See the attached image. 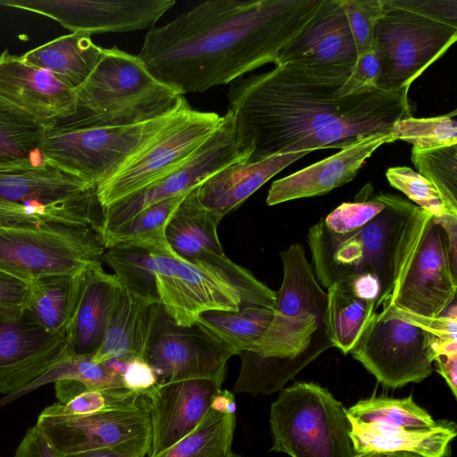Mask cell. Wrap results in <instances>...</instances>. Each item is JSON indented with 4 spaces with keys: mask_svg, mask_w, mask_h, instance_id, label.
Masks as SVG:
<instances>
[{
    "mask_svg": "<svg viewBox=\"0 0 457 457\" xmlns=\"http://www.w3.org/2000/svg\"><path fill=\"white\" fill-rule=\"evenodd\" d=\"M343 83L289 64L234 80L228 110L253 145L246 161L341 150L372 135L391 134L397 120L411 116L408 92L377 88L338 96Z\"/></svg>",
    "mask_w": 457,
    "mask_h": 457,
    "instance_id": "obj_1",
    "label": "cell"
},
{
    "mask_svg": "<svg viewBox=\"0 0 457 457\" xmlns=\"http://www.w3.org/2000/svg\"><path fill=\"white\" fill-rule=\"evenodd\" d=\"M322 0H209L150 29L138 54L181 96L240 79L266 63L313 18Z\"/></svg>",
    "mask_w": 457,
    "mask_h": 457,
    "instance_id": "obj_2",
    "label": "cell"
},
{
    "mask_svg": "<svg viewBox=\"0 0 457 457\" xmlns=\"http://www.w3.org/2000/svg\"><path fill=\"white\" fill-rule=\"evenodd\" d=\"M432 216L414 204L386 194V207L371 221L347 234L328 230L320 219L306 237L315 277L323 288L370 273L382 288V307Z\"/></svg>",
    "mask_w": 457,
    "mask_h": 457,
    "instance_id": "obj_3",
    "label": "cell"
},
{
    "mask_svg": "<svg viewBox=\"0 0 457 457\" xmlns=\"http://www.w3.org/2000/svg\"><path fill=\"white\" fill-rule=\"evenodd\" d=\"M151 254L160 304L179 326H192L209 311L275 310L277 292L225 253L205 252L189 261L171 249Z\"/></svg>",
    "mask_w": 457,
    "mask_h": 457,
    "instance_id": "obj_4",
    "label": "cell"
},
{
    "mask_svg": "<svg viewBox=\"0 0 457 457\" xmlns=\"http://www.w3.org/2000/svg\"><path fill=\"white\" fill-rule=\"evenodd\" d=\"M457 39L456 0H384L374 32L378 87L408 92Z\"/></svg>",
    "mask_w": 457,
    "mask_h": 457,
    "instance_id": "obj_5",
    "label": "cell"
},
{
    "mask_svg": "<svg viewBox=\"0 0 457 457\" xmlns=\"http://www.w3.org/2000/svg\"><path fill=\"white\" fill-rule=\"evenodd\" d=\"M78 121L92 126H125L173 111L181 96L157 79L139 55L104 48L90 76L75 90Z\"/></svg>",
    "mask_w": 457,
    "mask_h": 457,
    "instance_id": "obj_6",
    "label": "cell"
},
{
    "mask_svg": "<svg viewBox=\"0 0 457 457\" xmlns=\"http://www.w3.org/2000/svg\"><path fill=\"white\" fill-rule=\"evenodd\" d=\"M0 217L92 228L101 235L96 186L46 157L0 163Z\"/></svg>",
    "mask_w": 457,
    "mask_h": 457,
    "instance_id": "obj_7",
    "label": "cell"
},
{
    "mask_svg": "<svg viewBox=\"0 0 457 457\" xmlns=\"http://www.w3.org/2000/svg\"><path fill=\"white\" fill-rule=\"evenodd\" d=\"M190 106L183 96L170 112L125 126H92L72 116L44 127V157L96 187L112 177Z\"/></svg>",
    "mask_w": 457,
    "mask_h": 457,
    "instance_id": "obj_8",
    "label": "cell"
},
{
    "mask_svg": "<svg viewBox=\"0 0 457 457\" xmlns=\"http://www.w3.org/2000/svg\"><path fill=\"white\" fill-rule=\"evenodd\" d=\"M104 250L92 228L0 217V270L29 283L75 275L101 262Z\"/></svg>",
    "mask_w": 457,
    "mask_h": 457,
    "instance_id": "obj_9",
    "label": "cell"
},
{
    "mask_svg": "<svg viewBox=\"0 0 457 457\" xmlns=\"http://www.w3.org/2000/svg\"><path fill=\"white\" fill-rule=\"evenodd\" d=\"M270 451L290 457H356L345 408L314 382L283 388L270 411Z\"/></svg>",
    "mask_w": 457,
    "mask_h": 457,
    "instance_id": "obj_10",
    "label": "cell"
},
{
    "mask_svg": "<svg viewBox=\"0 0 457 457\" xmlns=\"http://www.w3.org/2000/svg\"><path fill=\"white\" fill-rule=\"evenodd\" d=\"M279 255L283 279L273 317L251 351L262 357L294 359L309 347L323 325L328 295L302 245L292 244Z\"/></svg>",
    "mask_w": 457,
    "mask_h": 457,
    "instance_id": "obj_11",
    "label": "cell"
},
{
    "mask_svg": "<svg viewBox=\"0 0 457 457\" xmlns=\"http://www.w3.org/2000/svg\"><path fill=\"white\" fill-rule=\"evenodd\" d=\"M252 152V144L228 110L217 130L170 173L104 208L102 240L120 229L146 207L187 194L220 169L247 160Z\"/></svg>",
    "mask_w": 457,
    "mask_h": 457,
    "instance_id": "obj_12",
    "label": "cell"
},
{
    "mask_svg": "<svg viewBox=\"0 0 457 457\" xmlns=\"http://www.w3.org/2000/svg\"><path fill=\"white\" fill-rule=\"evenodd\" d=\"M222 116L188 106L112 177L96 187L105 208L162 179L190 156L220 127Z\"/></svg>",
    "mask_w": 457,
    "mask_h": 457,
    "instance_id": "obj_13",
    "label": "cell"
},
{
    "mask_svg": "<svg viewBox=\"0 0 457 457\" xmlns=\"http://www.w3.org/2000/svg\"><path fill=\"white\" fill-rule=\"evenodd\" d=\"M437 339L417 326L377 312L349 353L382 386L398 388L431 375Z\"/></svg>",
    "mask_w": 457,
    "mask_h": 457,
    "instance_id": "obj_14",
    "label": "cell"
},
{
    "mask_svg": "<svg viewBox=\"0 0 457 457\" xmlns=\"http://www.w3.org/2000/svg\"><path fill=\"white\" fill-rule=\"evenodd\" d=\"M36 426L62 457L100 448L145 457L151 447L148 400L132 408L84 416H65L44 409Z\"/></svg>",
    "mask_w": 457,
    "mask_h": 457,
    "instance_id": "obj_15",
    "label": "cell"
},
{
    "mask_svg": "<svg viewBox=\"0 0 457 457\" xmlns=\"http://www.w3.org/2000/svg\"><path fill=\"white\" fill-rule=\"evenodd\" d=\"M456 292L457 262L445 230L430 216L384 305L436 318L455 303Z\"/></svg>",
    "mask_w": 457,
    "mask_h": 457,
    "instance_id": "obj_16",
    "label": "cell"
},
{
    "mask_svg": "<svg viewBox=\"0 0 457 457\" xmlns=\"http://www.w3.org/2000/svg\"><path fill=\"white\" fill-rule=\"evenodd\" d=\"M234 351L197 322L179 326L159 304L145 360L159 383L185 379H211L222 385Z\"/></svg>",
    "mask_w": 457,
    "mask_h": 457,
    "instance_id": "obj_17",
    "label": "cell"
},
{
    "mask_svg": "<svg viewBox=\"0 0 457 457\" xmlns=\"http://www.w3.org/2000/svg\"><path fill=\"white\" fill-rule=\"evenodd\" d=\"M174 0H0V5L51 18L71 33L148 30Z\"/></svg>",
    "mask_w": 457,
    "mask_h": 457,
    "instance_id": "obj_18",
    "label": "cell"
},
{
    "mask_svg": "<svg viewBox=\"0 0 457 457\" xmlns=\"http://www.w3.org/2000/svg\"><path fill=\"white\" fill-rule=\"evenodd\" d=\"M71 354L67 334H50L25 310L0 312V394L12 395Z\"/></svg>",
    "mask_w": 457,
    "mask_h": 457,
    "instance_id": "obj_19",
    "label": "cell"
},
{
    "mask_svg": "<svg viewBox=\"0 0 457 457\" xmlns=\"http://www.w3.org/2000/svg\"><path fill=\"white\" fill-rule=\"evenodd\" d=\"M357 57L343 0H322L313 18L280 53L277 65L345 82Z\"/></svg>",
    "mask_w": 457,
    "mask_h": 457,
    "instance_id": "obj_20",
    "label": "cell"
},
{
    "mask_svg": "<svg viewBox=\"0 0 457 457\" xmlns=\"http://www.w3.org/2000/svg\"><path fill=\"white\" fill-rule=\"evenodd\" d=\"M221 384L204 378L159 383L148 397L154 456L186 436L205 417Z\"/></svg>",
    "mask_w": 457,
    "mask_h": 457,
    "instance_id": "obj_21",
    "label": "cell"
},
{
    "mask_svg": "<svg viewBox=\"0 0 457 457\" xmlns=\"http://www.w3.org/2000/svg\"><path fill=\"white\" fill-rule=\"evenodd\" d=\"M0 96L43 127L76 112L74 90L51 72L25 63L7 50L0 54Z\"/></svg>",
    "mask_w": 457,
    "mask_h": 457,
    "instance_id": "obj_22",
    "label": "cell"
},
{
    "mask_svg": "<svg viewBox=\"0 0 457 457\" xmlns=\"http://www.w3.org/2000/svg\"><path fill=\"white\" fill-rule=\"evenodd\" d=\"M391 134H376L285 178L275 180L266 198L275 205L299 198L324 195L350 182L364 162L382 145L393 143Z\"/></svg>",
    "mask_w": 457,
    "mask_h": 457,
    "instance_id": "obj_23",
    "label": "cell"
},
{
    "mask_svg": "<svg viewBox=\"0 0 457 457\" xmlns=\"http://www.w3.org/2000/svg\"><path fill=\"white\" fill-rule=\"evenodd\" d=\"M124 287L101 262L79 273V290L66 334L71 356L91 357L101 345L110 315Z\"/></svg>",
    "mask_w": 457,
    "mask_h": 457,
    "instance_id": "obj_24",
    "label": "cell"
},
{
    "mask_svg": "<svg viewBox=\"0 0 457 457\" xmlns=\"http://www.w3.org/2000/svg\"><path fill=\"white\" fill-rule=\"evenodd\" d=\"M307 154L288 153L254 162L246 160L234 162L201 183L195 188L196 196L204 207L222 219L272 177Z\"/></svg>",
    "mask_w": 457,
    "mask_h": 457,
    "instance_id": "obj_25",
    "label": "cell"
},
{
    "mask_svg": "<svg viewBox=\"0 0 457 457\" xmlns=\"http://www.w3.org/2000/svg\"><path fill=\"white\" fill-rule=\"evenodd\" d=\"M159 304L124 288L110 315L101 345L91 360L103 363L145 359Z\"/></svg>",
    "mask_w": 457,
    "mask_h": 457,
    "instance_id": "obj_26",
    "label": "cell"
},
{
    "mask_svg": "<svg viewBox=\"0 0 457 457\" xmlns=\"http://www.w3.org/2000/svg\"><path fill=\"white\" fill-rule=\"evenodd\" d=\"M347 417L356 453L408 452L422 457H448L451 442L456 436L455 423L448 420H438L436 427L428 429H408L363 423L348 414Z\"/></svg>",
    "mask_w": 457,
    "mask_h": 457,
    "instance_id": "obj_27",
    "label": "cell"
},
{
    "mask_svg": "<svg viewBox=\"0 0 457 457\" xmlns=\"http://www.w3.org/2000/svg\"><path fill=\"white\" fill-rule=\"evenodd\" d=\"M91 35L75 32L61 36L20 56L25 63L46 70L72 90L90 76L102 58L104 48Z\"/></svg>",
    "mask_w": 457,
    "mask_h": 457,
    "instance_id": "obj_28",
    "label": "cell"
},
{
    "mask_svg": "<svg viewBox=\"0 0 457 457\" xmlns=\"http://www.w3.org/2000/svg\"><path fill=\"white\" fill-rule=\"evenodd\" d=\"M331 346L323 323L309 347L296 358L262 357L252 351L241 352L237 353L241 368L233 393L265 395L281 391L298 372Z\"/></svg>",
    "mask_w": 457,
    "mask_h": 457,
    "instance_id": "obj_29",
    "label": "cell"
},
{
    "mask_svg": "<svg viewBox=\"0 0 457 457\" xmlns=\"http://www.w3.org/2000/svg\"><path fill=\"white\" fill-rule=\"evenodd\" d=\"M220 220L201 204L195 188L186 195L170 218L166 240L178 256L187 261L205 252L224 253L217 230Z\"/></svg>",
    "mask_w": 457,
    "mask_h": 457,
    "instance_id": "obj_30",
    "label": "cell"
},
{
    "mask_svg": "<svg viewBox=\"0 0 457 457\" xmlns=\"http://www.w3.org/2000/svg\"><path fill=\"white\" fill-rule=\"evenodd\" d=\"M327 295L323 318L326 335L332 346L347 354L378 312L376 303L356 295L343 280L330 285Z\"/></svg>",
    "mask_w": 457,
    "mask_h": 457,
    "instance_id": "obj_31",
    "label": "cell"
},
{
    "mask_svg": "<svg viewBox=\"0 0 457 457\" xmlns=\"http://www.w3.org/2000/svg\"><path fill=\"white\" fill-rule=\"evenodd\" d=\"M79 273L47 276L29 282L24 310L45 331L66 332L79 290Z\"/></svg>",
    "mask_w": 457,
    "mask_h": 457,
    "instance_id": "obj_32",
    "label": "cell"
},
{
    "mask_svg": "<svg viewBox=\"0 0 457 457\" xmlns=\"http://www.w3.org/2000/svg\"><path fill=\"white\" fill-rule=\"evenodd\" d=\"M274 310L243 308L238 312L209 311L201 313L197 323L231 348L235 355L253 350L267 330Z\"/></svg>",
    "mask_w": 457,
    "mask_h": 457,
    "instance_id": "obj_33",
    "label": "cell"
},
{
    "mask_svg": "<svg viewBox=\"0 0 457 457\" xmlns=\"http://www.w3.org/2000/svg\"><path fill=\"white\" fill-rule=\"evenodd\" d=\"M235 414L210 409L186 436L165 451L150 457H232Z\"/></svg>",
    "mask_w": 457,
    "mask_h": 457,
    "instance_id": "obj_34",
    "label": "cell"
},
{
    "mask_svg": "<svg viewBox=\"0 0 457 457\" xmlns=\"http://www.w3.org/2000/svg\"><path fill=\"white\" fill-rule=\"evenodd\" d=\"M187 194L157 202L136 215L124 227L106 237L104 248L115 245L137 246L149 252L166 250V228Z\"/></svg>",
    "mask_w": 457,
    "mask_h": 457,
    "instance_id": "obj_35",
    "label": "cell"
},
{
    "mask_svg": "<svg viewBox=\"0 0 457 457\" xmlns=\"http://www.w3.org/2000/svg\"><path fill=\"white\" fill-rule=\"evenodd\" d=\"M345 410L357 421L392 428L428 429L437 424L425 409L413 401L411 395L404 398L371 396Z\"/></svg>",
    "mask_w": 457,
    "mask_h": 457,
    "instance_id": "obj_36",
    "label": "cell"
},
{
    "mask_svg": "<svg viewBox=\"0 0 457 457\" xmlns=\"http://www.w3.org/2000/svg\"><path fill=\"white\" fill-rule=\"evenodd\" d=\"M44 127L0 96V163L42 156Z\"/></svg>",
    "mask_w": 457,
    "mask_h": 457,
    "instance_id": "obj_37",
    "label": "cell"
},
{
    "mask_svg": "<svg viewBox=\"0 0 457 457\" xmlns=\"http://www.w3.org/2000/svg\"><path fill=\"white\" fill-rule=\"evenodd\" d=\"M103 259L126 290L160 303L154 262L148 250L137 246H110L105 248Z\"/></svg>",
    "mask_w": 457,
    "mask_h": 457,
    "instance_id": "obj_38",
    "label": "cell"
},
{
    "mask_svg": "<svg viewBox=\"0 0 457 457\" xmlns=\"http://www.w3.org/2000/svg\"><path fill=\"white\" fill-rule=\"evenodd\" d=\"M59 380H74L87 388L125 387L121 377L112 372L105 363H96L91 357L74 355L47 370L18 393L4 396L0 400V405H4L42 386Z\"/></svg>",
    "mask_w": 457,
    "mask_h": 457,
    "instance_id": "obj_39",
    "label": "cell"
},
{
    "mask_svg": "<svg viewBox=\"0 0 457 457\" xmlns=\"http://www.w3.org/2000/svg\"><path fill=\"white\" fill-rule=\"evenodd\" d=\"M418 172L436 187L448 212L457 215V145L428 150L412 148Z\"/></svg>",
    "mask_w": 457,
    "mask_h": 457,
    "instance_id": "obj_40",
    "label": "cell"
},
{
    "mask_svg": "<svg viewBox=\"0 0 457 457\" xmlns=\"http://www.w3.org/2000/svg\"><path fill=\"white\" fill-rule=\"evenodd\" d=\"M457 111L433 118H413L397 120L392 129V136L413 145V148L428 150L457 145Z\"/></svg>",
    "mask_w": 457,
    "mask_h": 457,
    "instance_id": "obj_41",
    "label": "cell"
},
{
    "mask_svg": "<svg viewBox=\"0 0 457 457\" xmlns=\"http://www.w3.org/2000/svg\"><path fill=\"white\" fill-rule=\"evenodd\" d=\"M147 400L146 396L126 387L87 388L64 403H54L46 410L65 416H84L132 408Z\"/></svg>",
    "mask_w": 457,
    "mask_h": 457,
    "instance_id": "obj_42",
    "label": "cell"
},
{
    "mask_svg": "<svg viewBox=\"0 0 457 457\" xmlns=\"http://www.w3.org/2000/svg\"><path fill=\"white\" fill-rule=\"evenodd\" d=\"M389 184L403 193L418 207L435 218L448 213L433 184L407 166L391 167L386 172Z\"/></svg>",
    "mask_w": 457,
    "mask_h": 457,
    "instance_id": "obj_43",
    "label": "cell"
},
{
    "mask_svg": "<svg viewBox=\"0 0 457 457\" xmlns=\"http://www.w3.org/2000/svg\"><path fill=\"white\" fill-rule=\"evenodd\" d=\"M386 207V194L370 200L346 202L338 205L322 219L325 228L335 234H347L371 221Z\"/></svg>",
    "mask_w": 457,
    "mask_h": 457,
    "instance_id": "obj_44",
    "label": "cell"
},
{
    "mask_svg": "<svg viewBox=\"0 0 457 457\" xmlns=\"http://www.w3.org/2000/svg\"><path fill=\"white\" fill-rule=\"evenodd\" d=\"M343 8L358 55L372 49L384 0H343Z\"/></svg>",
    "mask_w": 457,
    "mask_h": 457,
    "instance_id": "obj_45",
    "label": "cell"
},
{
    "mask_svg": "<svg viewBox=\"0 0 457 457\" xmlns=\"http://www.w3.org/2000/svg\"><path fill=\"white\" fill-rule=\"evenodd\" d=\"M380 76V61L372 48L360 55L346 80L337 90L338 96H351L376 90Z\"/></svg>",
    "mask_w": 457,
    "mask_h": 457,
    "instance_id": "obj_46",
    "label": "cell"
},
{
    "mask_svg": "<svg viewBox=\"0 0 457 457\" xmlns=\"http://www.w3.org/2000/svg\"><path fill=\"white\" fill-rule=\"evenodd\" d=\"M382 313L417 326L442 340H457V310L453 303L443 315L431 318L401 310L393 304L382 307Z\"/></svg>",
    "mask_w": 457,
    "mask_h": 457,
    "instance_id": "obj_47",
    "label": "cell"
},
{
    "mask_svg": "<svg viewBox=\"0 0 457 457\" xmlns=\"http://www.w3.org/2000/svg\"><path fill=\"white\" fill-rule=\"evenodd\" d=\"M121 380L126 388L147 398L159 384L154 370L143 358L126 361Z\"/></svg>",
    "mask_w": 457,
    "mask_h": 457,
    "instance_id": "obj_48",
    "label": "cell"
},
{
    "mask_svg": "<svg viewBox=\"0 0 457 457\" xmlns=\"http://www.w3.org/2000/svg\"><path fill=\"white\" fill-rule=\"evenodd\" d=\"M29 283L0 270V312L24 310Z\"/></svg>",
    "mask_w": 457,
    "mask_h": 457,
    "instance_id": "obj_49",
    "label": "cell"
},
{
    "mask_svg": "<svg viewBox=\"0 0 457 457\" xmlns=\"http://www.w3.org/2000/svg\"><path fill=\"white\" fill-rule=\"evenodd\" d=\"M436 370L447 383L453 395L457 397V342L441 343L436 349Z\"/></svg>",
    "mask_w": 457,
    "mask_h": 457,
    "instance_id": "obj_50",
    "label": "cell"
},
{
    "mask_svg": "<svg viewBox=\"0 0 457 457\" xmlns=\"http://www.w3.org/2000/svg\"><path fill=\"white\" fill-rule=\"evenodd\" d=\"M13 457H62L35 425L28 429Z\"/></svg>",
    "mask_w": 457,
    "mask_h": 457,
    "instance_id": "obj_51",
    "label": "cell"
},
{
    "mask_svg": "<svg viewBox=\"0 0 457 457\" xmlns=\"http://www.w3.org/2000/svg\"><path fill=\"white\" fill-rule=\"evenodd\" d=\"M211 408L227 414H235L236 401L234 393L220 390L213 398Z\"/></svg>",
    "mask_w": 457,
    "mask_h": 457,
    "instance_id": "obj_52",
    "label": "cell"
},
{
    "mask_svg": "<svg viewBox=\"0 0 457 457\" xmlns=\"http://www.w3.org/2000/svg\"><path fill=\"white\" fill-rule=\"evenodd\" d=\"M63 457H138L135 454L112 448H100L69 454Z\"/></svg>",
    "mask_w": 457,
    "mask_h": 457,
    "instance_id": "obj_53",
    "label": "cell"
},
{
    "mask_svg": "<svg viewBox=\"0 0 457 457\" xmlns=\"http://www.w3.org/2000/svg\"><path fill=\"white\" fill-rule=\"evenodd\" d=\"M356 457H422L408 452H369L356 453Z\"/></svg>",
    "mask_w": 457,
    "mask_h": 457,
    "instance_id": "obj_54",
    "label": "cell"
},
{
    "mask_svg": "<svg viewBox=\"0 0 457 457\" xmlns=\"http://www.w3.org/2000/svg\"><path fill=\"white\" fill-rule=\"evenodd\" d=\"M232 457H242V456H239V455L234 453V455Z\"/></svg>",
    "mask_w": 457,
    "mask_h": 457,
    "instance_id": "obj_55",
    "label": "cell"
}]
</instances>
